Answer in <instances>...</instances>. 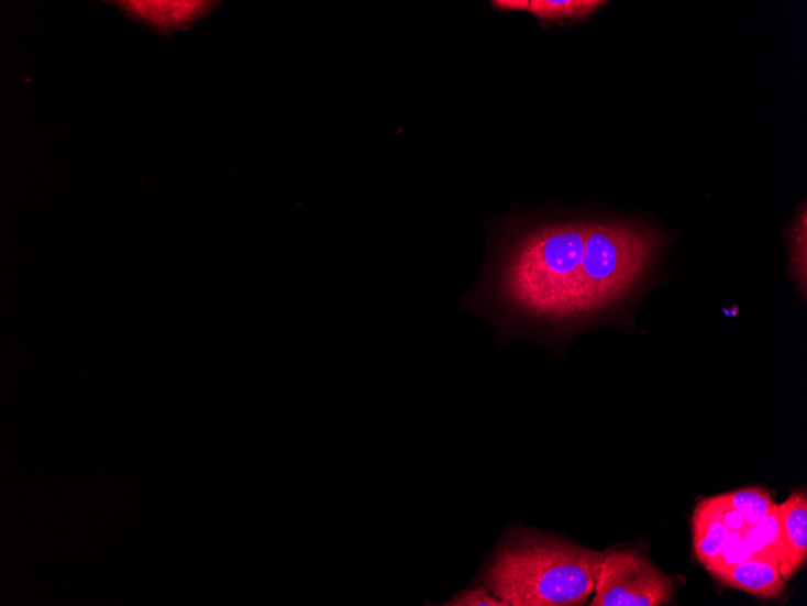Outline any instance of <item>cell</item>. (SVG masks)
Masks as SVG:
<instances>
[{
  "instance_id": "cell-1",
  "label": "cell",
  "mask_w": 807,
  "mask_h": 606,
  "mask_svg": "<svg viewBox=\"0 0 807 606\" xmlns=\"http://www.w3.org/2000/svg\"><path fill=\"white\" fill-rule=\"evenodd\" d=\"M659 229L606 217L517 227L464 306L509 327L577 333L631 313L662 256Z\"/></svg>"
},
{
  "instance_id": "cell-2",
  "label": "cell",
  "mask_w": 807,
  "mask_h": 606,
  "mask_svg": "<svg viewBox=\"0 0 807 606\" xmlns=\"http://www.w3.org/2000/svg\"><path fill=\"white\" fill-rule=\"evenodd\" d=\"M596 552L516 529L484 568L482 585L508 606H581L595 587Z\"/></svg>"
},
{
  "instance_id": "cell-3",
  "label": "cell",
  "mask_w": 807,
  "mask_h": 606,
  "mask_svg": "<svg viewBox=\"0 0 807 606\" xmlns=\"http://www.w3.org/2000/svg\"><path fill=\"white\" fill-rule=\"evenodd\" d=\"M676 584L638 550L615 548L598 554L592 606H662Z\"/></svg>"
},
{
  "instance_id": "cell-4",
  "label": "cell",
  "mask_w": 807,
  "mask_h": 606,
  "mask_svg": "<svg viewBox=\"0 0 807 606\" xmlns=\"http://www.w3.org/2000/svg\"><path fill=\"white\" fill-rule=\"evenodd\" d=\"M780 543L777 566L782 577L789 581L807 560V494L805 489L792 493L777 505Z\"/></svg>"
},
{
  "instance_id": "cell-5",
  "label": "cell",
  "mask_w": 807,
  "mask_h": 606,
  "mask_svg": "<svg viewBox=\"0 0 807 606\" xmlns=\"http://www.w3.org/2000/svg\"><path fill=\"white\" fill-rule=\"evenodd\" d=\"M132 20L162 34L190 26L210 14L217 3L210 2H115Z\"/></svg>"
},
{
  "instance_id": "cell-6",
  "label": "cell",
  "mask_w": 807,
  "mask_h": 606,
  "mask_svg": "<svg viewBox=\"0 0 807 606\" xmlns=\"http://www.w3.org/2000/svg\"><path fill=\"white\" fill-rule=\"evenodd\" d=\"M714 577L720 584L756 598L775 599L786 590V581L781 576L777 563L762 557L752 555L749 560L723 569Z\"/></svg>"
},
{
  "instance_id": "cell-7",
  "label": "cell",
  "mask_w": 807,
  "mask_h": 606,
  "mask_svg": "<svg viewBox=\"0 0 807 606\" xmlns=\"http://www.w3.org/2000/svg\"><path fill=\"white\" fill-rule=\"evenodd\" d=\"M692 532L695 559L707 571L723 550L731 535L720 518L718 495L709 496L695 506Z\"/></svg>"
},
{
  "instance_id": "cell-8",
  "label": "cell",
  "mask_w": 807,
  "mask_h": 606,
  "mask_svg": "<svg viewBox=\"0 0 807 606\" xmlns=\"http://www.w3.org/2000/svg\"><path fill=\"white\" fill-rule=\"evenodd\" d=\"M606 2L601 0H532L529 12L545 27L588 20Z\"/></svg>"
},
{
  "instance_id": "cell-9",
  "label": "cell",
  "mask_w": 807,
  "mask_h": 606,
  "mask_svg": "<svg viewBox=\"0 0 807 606\" xmlns=\"http://www.w3.org/2000/svg\"><path fill=\"white\" fill-rule=\"evenodd\" d=\"M752 555L762 557V559L772 560L777 563V552L780 543V517L777 505H774L772 511L762 520L760 525L750 527L742 535Z\"/></svg>"
},
{
  "instance_id": "cell-10",
  "label": "cell",
  "mask_w": 807,
  "mask_h": 606,
  "mask_svg": "<svg viewBox=\"0 0 807 606\" xmlns=\"http://www.w3.org/2000/svg\"><path fill=\"white\" fill-rule=\"evenodd\" d=\"M750 527L760 525L775 505L773 496L760 487H748L723 494Z\"/></svg>"
},
{
  "instance_id": "cell-11",
  "label": "cell",
  "mask_w": 807,
  "mask_h": 606,
  "mask_svg": "<svg viewBox=\"0 0 807 606\" xmlns=\"http://www.w3.org/2000/svg\"><path fill=\"white\" fill-rule=\"evenodd\" d=\"M791 246V268L794 280L797 286L803 287L804 296L806 294V209L803 214L797 217L793 223L789 234Z\"/></svg>"
},
{
  "instance_id": "cell-12",
  "label": "cell",
  "mask_w": 807,
  "mask_h": 606,
  "mask_svg": "<svg viewBox=\"0 0 807 606\" xmlns=\"http://www.w3.org/2000/svg\"><path fill=\"white\" fill-rule=\"evenodd\" d=\"M752 557L748 544H745L742 535L740 532H731L727 540L723 550L717 557L716 561L707 569V572L712 576L723 571V569L737 565Z\"/></svg>"
},
{
  "instance_id": "cell-13",
  "label": "cell",
  "mask_w": 807,
  "mask_h": 606,
  "mask_svg": "<svg viewBox=\"0 0 807 606\" xmlns=\"http://www.w3.org/2000/svg\"><path fill=\"white\" fill-rule=\"evenodd\" d=\"M446 606H508L507 603L491 591L480 585L479 587L468 588L457 593V595L442 604Z\"/></svg>"
},
{
  "instance_id": "cell-14",
  "label": "cell",
  "mask_w": 807,
  "mask_h": 606,
  "mask_svg": "<svg viewBox=\"0 0 807 606\" xmlns=\"http://www.w3.org/2000/svg\"><path fill=\"white\" fill-rule=\"evenodd\" d=\"M718 499L720 518L723 520L725 526L730 530V532H740V535H743L750 526L745 524L741 514L726 500L723 494L718 495Z\"/></svg>"
},
{
  "instance_id": "cell-15",
  "label": "cell",
  "mask_w": 807,
  "mask_h": 606,
  "mask_svg": "<svg viewBox=\"0 0 807 606\" xmlns=\"http://www.w3.org/2000/svg\"><path fill=\"white\" fill-rule=\"evenodd\" d=\"M493 7L499 11L506 12H522L529 11V0H500V2H493Z\"/></svg>"
}]
</instances>
